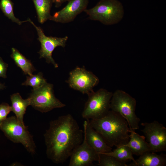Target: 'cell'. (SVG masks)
Masks as SVG:
<instances>
[{
	"instance_id": "cell-18",
	"label": "cell",
	"mask_w": 166,
	"mask_h": 166,
	"mask_svg": "<svg viewBox=\"0 0 166 166\" xmlns=\"http://www.w3.org/2000/svg\"><path fill=\"white\" fill-rule=\"evenodd\" d=\"M35 8L38 21L43 24L49 20L53 0H32Z\"/></svg>"
},
{
	"instance_id": "cell-22",
	"label": "cell",
	"mask_w": 166,
	"mask_h": 166,
	"mask_svg": "<svg viewBox=\"0 0 166 166\" xmlns=\"http://www.w3.org/2000/svg\"><path fill=\"white\" fill-rule=\"evenodd\" d=\"M46 82V79L43 77V73L39 72L36 74L27 76L26 80L22 85L31 86L33 88V89H36L42 86Z\"/></svg>"
},
{
	"instance_id": "cell-2",
	"label": "cell",
	"mask_w": 166,
	"mask_h": 166,
	"mask_svg": "<svg viewBox=\"0 0 166 166\" xmlns=\"http://www.w3.org/2000/svg\"><path fill=\"white\" fill-rule=\"evenodd\" d=\"M91 126L103 137L111 147L125 145L129 140L131 131L126 120L111 110L105 116L89 120Z\"/></svg>"
},
{
	"instance_id": "cell-25",
	"label": "cell",
	"mask_w": 166,
	"mask_h": 166,
	"mask_svg": "<svg viewBox=\"0 0 166 166\" xmlns=\"http://www.w3.org/2000/svg\"><path fill=\"white\" fill-rule=\"evenodd\" d=\"M69 0H53V3L55 4L56 7L57 8L60 7L64 2H68Z\"/></svg>"
},
{
	"instance_id": "cell-19",
	"label": "cell",
	"mask_w": 166,
	"mask_h": 166,
	"mask_svg": "<svg viewBox=\"0 0 166 166\" xmlns=\"http://www.w3.org/2000/svg\"><path fill=\"white\" fill-rule=\"evenodd\" d=\"M113 156L119 160L126 162L128 160H135L131 151L125 145L116 147V148L111 152L104 153Z\"/></svg>"
},
{
	"instance_id": "cell-6",
	"label": "cell",
	"mask_w": 166,
	"mask_h": 166,
	"mask_svg": "<svg viewBox=\"0 0 166 166\" xmlns=\"http://www.w3.org/2000/svg\"><path fill=\"white\" fill-rule=\"evenodd\" d=\"M113 93L101 88L88 95V98L82 113L85 120L96 119L105 115L110 110Z\"/></svg>"
},
{
	"instance_id": "cell-8",
	"label": "cell",
	"mask_w": 166,
	"mask_h": 166,
	"mask_svg": "<svg viewBox=\"0 0 166 166\" xmlns=\"http://www.w3.org/2000/svg\"><path fill=\"white\" fill-rule=\"evenodd\" d=\"M98 77L83 67H77L71 71L66 81L71 88L87 95L93 91V88L99 83Z\"/></svg>"
},
{
	"instance_id": "cell-10",
	"label": "cell",
	"mask_w": 166,
	"mask_h": 166,
	"mask_svg": "<svg viewBox=\"0 0 166 166\" xmlns=\"http://www.w3.org/2000/svg\"><path fill=\"white\" fill-rule=\"evenodd\" d=\"M144 134L151 149V152H156L166 151V128L158 121L142 123Z\"/></svg>"
},
{
	"instance_id": "cell-16",
	"label": "cell",
	"mask_w": 166,
	"mask_h": 166,
	"mask_svg": "<svg viewBox=\"0 0 166 166\" xmlns=\"http://www.w3.org/2000/svg\"><path fill=\"white\" fill-rule=\"evenodd\" d=\"M12 111L15 115L18 121L24 124L23 119L27 107L30 105V100L28 97L23 99L19 93H14L10 96Z\"/></svg>"
},
{
	"instance_id": "cell-4",
	"label": "cell",
	"mask_w": 166,
	"mask_h": 166,
	"mask_svg": "<svg viewBox=\"0 0 166 166\" xmlns=\"http://www.w3.org/2000/svg\"><path fill=\"white\" fill-rule=\"evenodd\" d=\"M136 99L125 91L120 89L113 93L110 109L118 113L127 121L131 130L139 128L140 119L136 115Z\"/></svg>"
},
{
	"instance_id": "cell-7",
	"label": "cell",
	"mask_w": 166,
	"mask_h": 166,
	"mask_svg": "<svg viewBox=\"0 0 166 166\" xmlns=\"http://www.w3.org/2000/svg\"><path fill=\"white\" fill-rule=\"evenodd\" d=\"M29 98L30 105L42 113H47L53 109L66 106L55 97L53 85L47 82L40 87L33 89Z\"/></svg>"
},
{
	"instance_id": "cell-9",
	"label": "cell",
	"mask_w": 166,
	"mask_h": 166,
	"mask_svg": "<svg viewBox=\"0 0 166 166\" xmlns=\"http://www.w3.org/2000/svg\"><path fill=\"white\" fill-rule=\"evenodd\" d=\"M35 28L38 36V40L41 44V49L38 52L40 58H44L46 62L51 63L54 67H58V64L55 62L52 56L53 52L57 47L61 46L64 48L68 39V37L65 36L63 38L47 36L44 33L42 28L37 26L29 18L27 19Z\"/></svg>"
},
{
	"instance_id": "cell-23",
	"label": "cell",
	"mask_w": 166,
	"mask_h": 166,
	"mask_svg": "<svg viewBox=\"0 0 166 166\" xmlns=\"http://www.w3.org/2000/svg\"><path fill=\"white\" fill-rule=\"evenodd\" d=\"M12 111L11 106L8 103L3 102L0 104V123L7 118V116Z\"/></svg>"
},
{
	"instance_id": "cell-21",
	"label": "cell",
	"mask_w": 166,
	"mask_h": 166,
	"mask_svg": "<svg viewBox=\"0 0 166 166\" xmlns=\"http://www.w3.org/2000/svg\"><path fill=\"white\" fill-rule=\"evenodd\" d=\"M99 154L97 164L99 166H128L126 162L118 160L114 157L104 153Z\"/></svg>"
},
{
	"instance_id": "cell-3",
	"label": "cell",
	"mask_w": 166,
	"mask_h": 166,
	"mask_svg": "<svg viewBox=\"0 0 166 166\" xmlns=\"http://www.w3.org/2000/svg\"><path fill=\"white\" fill-rule=\"evenodd\" d=\"M91 20L100 21L105 25L117 23L124 14L122 4L117 0H100L93 7L84 11Z\"/></svg>"
},
{
	"instance_id": "cell-15",
	"label": "cell",
	"mask_w": 166,
	"mask_h": 166,
	"mask_svg": "<svg viewBox=\"0 0 166 166\" xmlns=\"http://www.w3.org/2000/svg\"><path fill=\"white\" fill-rule=\"evenodd\" d=\"M130 133L129 140L125 145L129 148L133 155L140 156L145 152L151 151L149 144L145 140V136L140 135L132 130Z\"/></svg>"
},
{
	"instance_id": "cell-13",
	"label": "cell",
	"mask_w": 166,
	"mask_h": 166,
	"mask_svg": "<svg viewBox=\"0 0 166 166\" xmlns=\"http://www.w3.org/2000/svg\"><path fill=\"white\" fill-rule=\"evenodd\" d=\"M84 137L87 143L98 153L112 151V148L106 143L102 136L90 125L89 120H85L83 124Z\"/></svg>"
},
{
	"instance_id": "cell-20",
	"label": "cell",
	"mask_w": 166,
	"mask_h": 166,
	"mask_svg": "<svg viewBox=\"0 0 166 166\" xmlns=\"http://www.w3.org/2000/svg\"><path fill=\"white\" fill-rule=\"evenodd\" d=\"M14 4L11 0H0V9L4 15L13 22L21 25L27 20L21 21L16 18L14 12Z\"/></svg>"
},
{
	"instance_id": "cell-14",
	"label": "cell",
	"mask_w": 166,
	"mask_h": 166,
	"mask_svg": "<svg viewBox=\"0 0 166 166\" xmlns=\"http://www.w3.org/2000/svg\"><path fill=\"white\" fill-rule=\"evenodd\" d=\"M166 165V156L163 153L148 151L140 156L128 166H164Z\"/></svg>"
},
{
	"instance_id": "cell-11",
	"label": "cell",
	"mask_w": 166,
	"mask_h": 166,
	"mask_svg": "<svg viewBox=\"0 0 166 166\" xmlns=\"http://www.w3.org/2000/svg\"><path fill=\"white\" fill-rule=\"evenodd\" d=\"M69 166H89L98 161L99 154L87 142L84 137L82 142L72 151Z\"/></svg>"
},
{
	"instance_id": "cell-12",
	"label": "cell",
	"mask_w": 166,
	"mask_h": 166,
	"mask_svg": "<svg viewBox=\"0 0 166 166\" xmlns=\"http://www.w3.org/2000/svg\"><path fill=\"white\" fill-rule=\"evenodd\" d=\"M89 2V0H69L65 6L51 15L49 20L62 23L71 22L87 9Z\"/></svg>"
},
{
	"instance_id": "cell-17",
	"label": "cell",
	"mask_w": 166,
	"mask_h": 166,
	"mask_svg": "<svg viewBox=\"0 0 166 166\" xmlns=\"http://www.w3.org/2000/svg\"><path fill=\"white\" fill-rule=\"evenodd\" d=\"M10 57L16 65L25 74L31 75L36 70L30 61L26 58L17 49L12 48Z\"/></svg>"
},
{
	"instance_id": "cell-5",
	"label": "cell",
	"mask_w": 166,
	"mask_h": 166,
	"mask_svg": "<svg viewBox=\"0 0 166 166\" xmlns=\"http://www.w3.org/2000/svg\"><path fill=\"white\" fill-rule=\"evenodd\" d=\"M0 129L10 140L21 144L31 154L35 153L36 147L33 136L26 127L21 123L15 116L7 117L0 123Z\"/></svg>"
},
{
	"instance_id": "cell-1",
	"label": "cell",
	"mask_w": 166,
	"mask_h": 166,
	"mask_svg": "<svg viewBox=\"0 0 166 166\" xmlns=\"http://www.w3.org/2000/svg\"><path fill=\"white\" fill-rule=\"evenodd\" d=\"M44 135L47 156L56 164L66 160L84 137L83 131L69 114L51 121Z\"/></svg>"
},
{
	"instance_id": "cell-26",
	"label": "cell",
	"mask_w": 166,
	"mask_h": 166,
	"mask_svg": "<svg viewBox=\"0 0 166 166\" xmlns=\"http://www.w3.org/2000/svg\"><path fill=\"white\" fill-rule=\"evenodd\" d=\"M6 88L4 84H2L0 83V90Z\"/></svg>"
},
{
	"instance_id": "cell-24",
	"label": "cell",
	"mask_w": 166,
	"mask_h": 166,
	"mask_svg": "<svg viewBox=\"0 0 166 166\" xmlns=\"http://www.w3.org/2000/svg\"><path fill=\"white\" fill-rule=\"evenodd\" d=\"M8 66V64L5 63L0 57V77L4 78L7 77L6 71Z\"/></svg>"
}]
</instances>
